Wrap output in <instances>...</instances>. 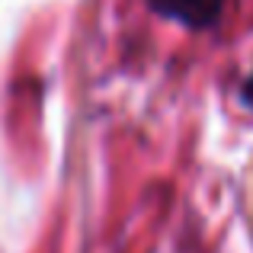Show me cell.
<instances>
[{
	"instance_id": "cell-1",
	"label": "cell",
	"mask_w": 253,
	"mask_h": 253,
	"mask_svg": "<svg viewBox=\"0 0 253 253\" xmlns=\"http://www.w3.org/2000/svg\"><path fill=\"white\" fill-rule=\"evenodd\" d=\"M148 6L186 29H211L224 13V0H148Z\"/></svg>"
},
{
	"instance_id": "cell-2",
	"label": "cell",
	"mask_w": 253,
	"mask_h": 253,
	"mask_svg": "<svg viewBox=\"0 0 253 253\" xmlns=\"http://www.w3.org/2000/svg\"><path fill=\"white\" fill-rule=\"evenodd\" d=\"M241 103L253 112V68L247 71V77L241 81Z\"/></svg>"
}]
</instances>
